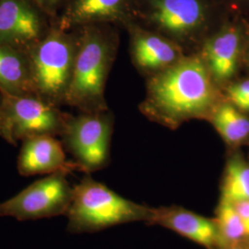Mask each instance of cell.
I'll return each mask as SVG.
<instances>
[{"instance_id": "1", "label": "cell", "mask_w": 249, "mask_h": 249, "mask_svg": "<svg viewBox=\"0 0 249 249\" xmlns=\"http://www.w3.org/2000/svg\"><path fill=\"white\" fill-rule=\"evenodd\" d=\"M146 80L141 112L152 122L173 130L193 119L208 121L224 100L223 89L197 53L187 54L173 67Z\"/></svg>"}, {"instance_id": "2", "label": "cell", "mask_w": 249, "mask_h": 249, "mask_svg": "<svg viewBox=\"0 0 249 249\" xmlns=\"http://www.w3.org/2000/svg\"><path fill=\"white\" fill-rule=\"evenodd\" d=\"M229 13L220 0H137L134 22L168 38L191 54L198 52Z\"/></svg>"}, {"instance_id": "3", "label": "cell", "mask_w": 249, "mask_h": 249, "mask_svg": "<svg viewBox=\"0 0 249 249\" xmlns=\"http://www.w3.org/2000/svg\"><path fill=\"white\" fill-rule=\"evenodd\" d=\"M118 29L104 23L78 27L80 42L65 106L84 113L109 110L106 86L119 48Z\"/></svg>"}, {"instance_id": "4", "label": "cell", "mask_w": 249, "mask_h": 249, "mask_svg": "<svg viewBox=\"0 0 249 249\" xmlns=\"http://www.w3.org/2000/svg\"><path fill=\"white\" fill-rule=\"evenodd\" d=\"M152 214L153 208L124 198L86 174L73 187L66 213L67 231L72 234L92 233L123 223H149Z\"/></svg>"}, {"instance_id": "5", "label": "cell", "mask_w": 249, "mask_h": 249, "mask_svg": "<svg viewBox=\"0 0 249 249\" xmlns=\"http://www.w3.org/2000/svg\"><path fill=\"white\" fill-rule=\"evenodd\" d=\"M80 42L78 28L64 30L55 20L29 52L36 93L55 107L65 106Z\"/></svg>"}, {"instance_id": "6", "label": "cell", "mask_w": 249, "mask_h": 249, "mask_svg": "<svg viewBox=\"0 0 249 249\" xmlns=\"http://www.w3.org/2000/svg\"><path fill=\"white\" fill-rule=\"evenodd\" d=\"M114 124L110 110L68 115L60 138L79 171L90 174L109 164Z\"/></svg>"}, {"instance_id": "7", "label": "cell", "mask_w": 249, "mask_h": 249, "mask_svg": "<svg viewBox=\"0 0 249 249\" xmlns=\"http://www.w3.org/2000/svg\"><path fill=\"white\" fill-rule=\"evenodd\" d=\"M67 176L65 173L48 175L0 202V217L24 222L66 215L73 195Z\"/></svg>"}, {"instance_id": "8", "label": "cell", "mask_w": 249, "mask_h": 249, "mask_svg": "<svg viewBox=\"0 0 249 249\" xmlns=\"http://www.w3.org/2000/svg\"><path fill=\"white\" fill-rule=\"evenodd\" d=\"M0 116L15 144L37 136L60 137L68 113L36 95L18 96L1 92Z\"/></svg>"}, {"instance_id": "9", "label": "cell", "mask_w": 249, "mask_h": 249, "mask_svg": "<svg viewBox=\"0 0 249 249\" xmlns=\"http://www.w3.org/2000/svg\"><path fill=\"white\" fill-rule=\"evenodd\" d=\"M246 26L230 15L205 40L197 53L203 59L215 82L223 89L233 81L247 46Z\"/></svg>"}, {"instance_id": "10", "label": "cell", "mask_w": 249, "mask_h": 249, "mask_svg": "<svg viewBox=\"0 0 249 249\" xmlns=\"http://www.w3.org/2000/svg\"><path fill=\"white\" fill-rule=\"evenodd\" d=\"M52 27L33 0H0V45L29 53Z\"/></svg>"}, {"instance_id": "11", "label": "cell", "mask_w": 249, "mask_h": 249, "mask_svg": "<svg viewBox=\"0 0 249 249\" xmlns=\"http://www.w3.org/2000/svg\"><path fill=\"white\" fill-rule=\"evenodd\" d=\"M129 36V53L137 71L146 79L166 71L187 53L168 38L131 22L124 28Z\"/></svg>"}, {"instance_id": "12", "label": "cell", "mask_w": 249, "mask_h": 249, "mask_svg": "<svg viewBox=\"0 0 249 249\" xmlns=\"http://www.w3.org/2000/svg\"><path fill=\"white\" fill-rule=\"evenodd\" d=\"M137 0H70L55 22L64 30L104 23L124 29L135 21Z\"/></svg>"}, {"instance_id": "13", "label": "cell", "mask_w": 249, "mask_h": 249, "mask_svg": "<svg viewBox=\"0 0 249 249\" xmlns=\"http://www.w3.org/2000/svg\"><path fill=\"white\" fill-rule=\"evenodd\" d=\"M17 169L22 177L71 174L79 171L78 165L69 160L62 142L53 136H37L21 142Z\"/></svg>"}, {"instance_id": "14", "label": "cell", "mask_w": 249, "mask_h": 249, "mask_svg": "<svg viewBox=\"0 0 249 249\" xmlns=\"http://www.w3.org/2000/svg\"><path fill=\"white\" fill-rule=\"evenodd\" d=\"M149 223L167 228L205 249L223 248L214 218L205 217L182 207L153 208V214Z\"/></svg>"}, {"instance_id": "15", "label": "cell", "mask_w": 249, "mask_h": 249, "mask_svg": "<svg viewBox=\"0 0 249 249\" xmlns=\"http://www.w3.org/2000/svg\"><path fill=\"white\" fill-rule=\"evenodd\" d=\"M0 91L18 96H38L29 53L0 45Z\"/></svg>"}, {"instance_id": "16", "label": "cell", "mask_w": 249, "mask_h": 249, "mask_svg": "<svg viewBox=\"0 0 249 249\" xmlns=\"http://www.w3.org/2000/svg\"><path fill=\"white\" fill-rule=\"evenodd\" d=\"M208 122L230 148L235 149L249 142V116L225 100L214 109Z\"/></svg>"}, {"instance_id": "17", "label": "cell", "mask_w": 249, "mask_h": 249, "mask_svg": "<svg viewBox=\"0 0 249 249\" xmlns=\"http://www.w3.org/2000/svg\"><path fill=\"white\" fill-rule=\"evenodd\" d=\"M221 198L232 204L249 200V161L238 151L226 160L221 183Z\"/></svg>"}, {"instance_id": "18", "label": "cell", "mask_w": 249, "mask_h": 249, "mask_svg": "<svg viewBox=\"0 0 249 249\" xmlns=\"http://www.w3.org/2000/svg\"><path fill=\"white\" fill-rule=\"evenodd\" d=\"M214 220L219 229L223 247L249 241L234 204L220 198V202L216 208Z\"/></svg>"}, {"instance_id": "19", "label": "cell", "mask_w": 249, "mask_h": 249, "mask_svg": "<svg viewBox=\"0 0 249 249\" xmlns=\"http://www.w3.org/2000/svg\"><path fill=\"white\" fill-rule=\"evenodd\" d=\"M223 98L244 113H249V79L233 80L223 89Z\"/></svg>"}, {"instance_id": "20", "label": "cell", "mask_w": 249, "mask_h": 249, "mask_svg": "<svg viewBox=\"0 0 249 249\" xmlns=\"http://www.w3.org/2000/svg\"><path fill=\"white\" fill-rule=\"evenodd\" d=\"M52 20L56 19L70 0H33Z\"/></svg>"}, {"instance_id": "21", "label": "cell", "mask_w": 249, "mask_h": 249, "mask_svg": "<svg viewBox=\"0 0 249 249\" xmlns=\"http://www.w3.org/2000/svg\"><path fill=\"white\" fill-rule=\"evenodd\" d=\"M235 209L240 216L245 231L249 240V200L235 203Z\"/></svg>"}, {"instance_id": "22", "label": "cell", "mask_w": 249, "mask_h": 249, "mask_svg": "<svg viewBox=\"0 0 249 249\" xmlns=\"http://www.w3.org/2000/svg\"><path fill=\"white\" fill-rule=\"evenodd\" d=\"M223 6L230 12L231 10L238 11L239 9L249 8V0H220Z\"/></svg>"}, {"instance_id": "23", "label": "cell", "mask_w": 249, "mask_h": 249, "mask_svg": "<svg viewBox=\"0 0 249 249\" xmlns=\"http://www.w3.org/2000/svg\"><path fill=\"white\" fill-rule=\"evenodd\" d=\"M0 138H2L4 141H6L7 142L9 143L10 145L16 146V144L14 142L11 135L9 133V128L7 126V124L5 123L3 117L0 116Z\"/></svg>"}, {"instance_id": "24", "label": "cell", "mask_w": 249, "mask_h": 249, "mask_svg": "<svg viewBox=\"0 0 249 249\" xmlns=\"http://www.w3.org/2000/svg\"><path fill=\"white\" fill-rule=\"evenodd\" d=\"M218 249H249V240L243 242L240 244L236 245H231V246H226Z\"/></svg>"}, {"instance_id": "25", "label": "cell", "mask_w": 249, "mask_h": 249, "mask_svg": "<svg viewBox=\"0 0 249 249\" xmlns=\"http://www.w3.org/2000/svg\"><path fill=\"white\" fill-rule=\"evenodd\" d=\"M243 63H245L246 66L249 69V45H247V48H246V51H245V54H244Z\"/></svg>"}, {"instance_id": "26", "label": "cell", "mask_w": 249, "mask_h": 249, "mask_svg": "<svg viewBox=\"0 0 249 249\" xmlns=\"http://www.w3.org/2000/svg\"><path fill=\"white\" fill-rule=\"evenodd\" d=\"M0 100H1V94H0Z\"/></svg>"}]
</instances>
